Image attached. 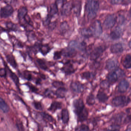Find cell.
Here are the masks:
<instances>
[{"label": "cell", "mask_w": 131, "mask_h": 131, "mask_svg": "<svg viewBox=\"0 0 131 131\" xmlns=\"http://www.w3.org/2000/svg\"><path fill=\"white\" fill-rule=\"evenodd\" d=\"M99 8V3L97 0H87L85 10L88 18L90 20L94 18Z\"/></svg>", "instance_id": "6da1fadb"}, {"label": "cell", "mask_w": 131, "mask_h": 131, "mask_svg": "<svg viewBox=\"0 0 131 131\" xmlns=\"http://www.w3.org/2000/svg\"><path fill=\"white\" fill-rule=\"evenodd\" d=\"M130 101V99L126 96H117L113 99L112 103L116 107H123L127 105L129 103Z\"/></svg>", "instance_id": "7a4b0ae2"}, {"label": "cell", "mask_w": 131, "mask_h": 131, "mask_svg": "<svg viewBox=\"0 0 131 131\" xmlns=\"http://www.w3.org/2000/svg\"><path fill=\"white\" fill-rule=\"evenodd\" d=\"M90 29L92 31L93 36L96 37H100L102 33V28L101 22L96 20L93 23Z\"/></svg>", "instance_id": "3957f363"}, {"label": "cell", "mask_w": 131, "mask_h": 131, "mask_svg": "<svg viewBox=\"0 0 131 131\" xmlns=\"http://www.w3.org/2000/svg\"><path fill=\"white\" fill-rule=\"evenodd\" d=\"M117 17L115 15H108L104 22V26L106 29H110L113 27L116 24Z\"/></svg>", "instance_id": "277c9868"}, {"label": "cell", "mask_w": 131, "mask_h": 131, "mask_svg": "<svg viewBox=\"0 0 131 131\" xmlns=\"http://www.w3.org/2000/svg\"><path fill=\"white\" fill-rule=\"evenodd\" d=\"M73 106L74 108L75 113L77 115L83 111L85 108L84 102L81 99L74 100L73 102Z\"/></svg>", "instance_id": "5b68a950"}, {"label": "cell", "mask_w": 131, "mask_h": 131, "mask_svg": "<svg viewBox=\"0 0 131 131\" xmlns=\"http://www.w3.org/2000/svg\"><path fill=\"white\" fill-rule=\"evenodd\" d=\"M105 47L101 46L95 48L90 54V59L91 60L95 61L98 59L105 50Z\"/></svg>", "instance_id": "8992f818"}, {"label": "cell", "mask_w": 131, "mask_h": 131, "mask_svg": "<svg viewBox=\"0 0 131 131\" xmlns=\"http://www.w3.org/2000/svg\"><path fill=\"white\" fill-rule=\"evenodd\" d=\"M14 11V8L12 6L7 5L1 8L0 10V16L2 18H7L11 16Z\"/></svg>", "instance_id": "52a82bcc"}, {"label": "cell", "mask_w": 131, "mask_h": 131, "mask_svg": "<svg viewBox=\"0 0 131 131\" xmlns=\"http://www.w3.org/2000/svg\"><path fill=\"white\" fill-rule=\"evenodd\" d=\"M119 67V63L116 59H109L107 61L106 63V68L111 71H116L118 69Z\"/></svg>", "instance_id": "ba28073f"}, {"label": "cell", "mask_w": 131, "mask_h": 131, "mask_svg": "<svg viewBox=\"0 0 131 131\" xmlns=\"http://www.w3.org/2000/svg\"><path fill=\"white\" fill-rule=\"evenodd\" d=\"M70 88L75 93H81L84 91V85L79 82H72L70 85Z\"/></svg>", "instance_id": "9c48e42d"}, {"label": "cell", "mask_w": 131, "mask_h": 131, "mask_svg": "<svg viewBox=\"0 0 131 131\" xmlns=\"http://www.w3.org/2000/svg\"><path fill=\"white\" fill-rule=\"evenodd\" d=\"M69 47L83 51L86 49V44L84 42L80 43L75 41H71L69 44Z\"/></svg>", "instance_id": "30bf717a"}, {"label": "cell", "mask_w": 131, "mask_h": 131, "mask_svg": "<svg viewBox=\"0 0 131 131\" xmlns=\"http://www.w3.org/2000/svg\"><path fill=\"white\" fill-rule=\"evenodd\" d=\"M62 55L66 57L73 58L77 54V51L75 49L69 47L66 48L62 51Z\"/></svg>", "instance_id": "8fae6325"}, {"label": "cell", "mask_w": 131, "mask_h": 131, "mask_svg": "<svg viewBox=\"0 0 131 131\" xmlns=\"http://www.w3.org/2000/svg\"><path fill=\"white\" fill-rule=\"evenodd\" d=\"M61 70L67 75L72 74L75 71L73 65L69 61L66 62L64 66L61 68Z\"/></svg>", "instance_id": "7c38bea8"}, {"label": "cell", "mask_w": 131, "mask_h": 131, "mask_svg": "<svg viewBox=\"0 0 131 131\" xmlns=\"http://www.w3.org/2000/svg\"><path fill=\"white\" fill-rule=\"evenodd\" d=\"M129 84L127 81L123 80L121 81L118 85V91L121 93H124L129 88Z\"/></svg>", "instance_id": "4fadbf2b"}, {"label": "cell", "mask_w": 131, "mask_h": 131, "mask_svg": "<svg viewBox=\"0 0 131 131\" xmlns=\"http://www.w3.org/2000/svg\"><path fill=\"white\" fill-rule=\"evenodd\" d=\"M73 7L72 3L68 2L63 5L62 7V13L63 15H68L71 13Z\"/></svg>", "instance_id": "5bb4252c"}, {"label": "cell", "mask_w": 131, "mask_h": 131, "mask_svg": "<svg viewBox=\"0 0 131 131\" xmlns=\"http://www.w3.org/2000/svg\"><path fill=\"white\" fill-rule=\"evenodd\" d=\"M121 63L123 66L127 69L131 68V55L127 54L121 60Z\"/></svg>", "instance_id": "9a60e30c"}, {"label": "cell", "mask_w": 131, "mask_h": 131, "mask_svg": "<svg viewBox=\"0 0 131 131\" xmlns=\"http://www.w3.org/2000/svg\"><path fill=\"white\" fill-rule=\"evenodd\" d=\"M124 50L123 46L120 43L113 45L111 48V51L113 53H119L122 52Z\"/></svg>", "instance_id": "2e32d148"}, {"label": "cell", "mask_w": 131, "mask_h": 131, "mask_svg": "<svg viewBox=\"0 0 131 131\" xmlns=\"http://www.w3.org/2000/svg\"><path fill=\"white\" fill-rule=\"evenodd\" d=\"M28 10L27 8L22 7L20 8L18 11V17L19 20L21 21L27 15Z\"/></svg>", "instance_id": "e0dca14e"}, {"label": "cell", "mask_w": 131, "mask_h": 131, "mask_svg": "<svg viewBox=\"0 0 131 131\" xmlns=\"http://www.w3.org/2000/svg\"><path fill=\"white\" fill-rule=\"evenodd\" d=\"M121 29L119 27H117L112 31L110 34V37L113 40H117L121 37Z\"/></svg>", "instance_id": "ac0fdd59"}, {"label": "cell", "mask_w": 131, "mask_h": 131, "mask_svg": "<svg viewBox=\"0 0 131 131\" xmlns=\"http://www.w3.org/2000/svg\"><path fill=\"white\" fill-rule=\"evenodd\" d=\"M62 104L61 102L57 101H54L52 102L51 105L48 110L52 112H54L58 109H61L62 108Z\"/></svg>", "instance_id": "d6986e66"}, {"label": "cell", "mask_w": 131, "mask_h": 131, "mask_svg": "<svg viewBox=\"0 0 131 131\" xmlns=\"http://www.w3.org/2000/svg\"><path fill=\"white\" fill-rule=\"evenodd\" d=\"M67 90L64 87L58 88L56 91L55 94L57 97L59 98H63L65 97L67 93Z\"/></svg>", "instance_id": "ffe728a7"}, {"label": "cell", "mask_w": 131, "mask_h": 131, "mask_svg": "<svg viewBox=\"0 0 131 131\" xmlns=\"http://www.w3.org/2000/svg\"><path fill=\"white\" fill-rule=\"evenodd\" d=\"M97 99L100 102H105L107 101L108 97L104 92L99 91L97 96Z\"/></svg>", "instance_id": "44dd1931"}, {"label": "cell", "mask_w": 131, "mask_h": 131, "mask_svg": "<svg viewBox=\"0 0 131 131\" xmlns=\"http://www.w3.org/2000/svg\"><path fill=\"white\" fill-rule=\"evenodd\" d=\"M0 109L4 113H7L9 111V107L4 100L0 97Z\"/></svg>", "instance_id": "7402d4cb"}, {"label": "cell", "mask_w": 131, "mask_h": 131, "mask_svg": "<svg viewBox=\"0 0 131 131\" xmlns=\"http://www.w3.org/2000/svg\"><path fill=\"white\" fill-rule=\"evenodd\" d=\"M117 74L115 71H111L108 75L107 79L111 83H114L118 80Z\"/></svg>", "instance_id": "603a6c76"}, {"label": "cell", "mask_w": 131, "mask_h": 131, "mask_svg": "<svg viewBox=\"0 0 131 131\" xmlns=\"http://www.w3.org/2000/svg\"><path fill=\"white\" fill-rule=\"evenodd\" d=\"M77 116H78V120L79 121L83 122L85 121L87 119L88 116V110L86 108H85L83 111L82 112Z\"/></svg>", "instance_id": "cb8c5ba5"}, {"label": "cell", "mask_w": 131, "mask_h": 131, "mask_svg": "<svg viewBox=\"0 0 131 131\" xmlns=\"http://www.w3.org/2000/svg\"><path fill=\"white\" fill-rule=\"evenodd\" d=\"M61 118L64 124H67L69 121V114L67 109H63L61 112Z\"/></svg>", "instance_id": "d4e9b609"}, {"label": "cell", "mask_w": 131, "mask_h": 131, "mask_svg": "<svg viewBox=\"0 0 131 131\" xmlns=\"http://www.w3.org/2000/svg\"><path fill=\"white\" fill-rule=\"evenodd\" d=\"M81 35L85 37L89 38L93 35L92 31L90 28H84L80 31Z\"/></svg>", "instance_id": "484cf974"}, {"label": "cell", "mask_w": 131, "mask_h": 131, "mask_svg": "<svg viewBox=\"0 0 131 131\" xmlns=\"http://www.w3.org/2000/svg\"><path fill=\"white\" fill-rule=\"evenodd\" d=\"M58 12V7L56 4H52L50 6V11L48 15L51 17H53Z\"/></svg>", "instance_id": "4316f807"}, {"label": "cell", "mask_w": 131, "mask_h": 131, "mask_svg": "<svg viewBox=\"0 0 131 131\" xmlns=\"http://www.w3.org/2000/svg\"><path fill=\"white\" fill-rule=\"evenodd\" d=\"M51 50L50 47L48 45H40L39 48V50L40 51L41 53L43 55H46L48 53L50 52Z\"/></svg>", "instance_id": "83f0119b"}, {"label": "cell", "mask_w": 131, "mask_h": 131, "mask_svg": "<svg viewBox=\"0 0 131 131\" xmlns=\"http://www.w3.org/2000/svg\"><path fill=\"white\" fill-rule=\"evenodd\" d=\"M7 61L10 64V65L14 68H16L17 64L14 57L12 55L9 54L6 57Z\"/></svg>", "instance_id": "f1b7e54d"}, {"label": "cell", "mask_w": 131, "mask_h": 131, "mask_svg": "<svg viewBox=\"0 0 131 131\" xmlns=\"http://www.w3.org/2000/svg\"><path fill=\"white\" fill-rule=\"evenodd\" d=\"M95 103V98L94 95L91 94L88 96L86 99V103L89 105H92Z\"/></svg>", "instance_id": "f546056e"}, {"label": "cell", "mask_w": 131, "mask_h": 131, "mask_svg": "<svg viewBox=\"0 0 131 131\" xmlns=\"http://www.w3.org/2000/svg\"><path fill=\"white\" fill-rule=\"evenodd\" d=\"M37 62L39 67L41 69L45 70V71L47 70V66L43 60H42V59H38L37 60Z\"/></svg>", "instance_id": "4dcf8cb0"}, {"label": "cell", "mask_w": 131, "mask_h": 131, "mask_svg": "<svg viewBox=\"0 0 131 131\" xmlns=\"http://www.w3.org/2000/svg\"><path fill=\"white\" fill-rule=\"evenodd\" d=\"M8 70L9 71L10 77H11L13 81L16 84V85H18L19 83V79L18 77L14 73L12 72L10 69H8Z\"/></svg>", "instance_id": "1f68e13d"}, {"label": "cell", "mask_w": 131, "mask_h": 131, "mask_svg": "<svg viewBox=\"0 0 131 131\" xmlns=\"http://www.w3.org/2000/svg\"><path fill=\"white\" fill-rule=\"evenodd\" d=\"M69 28L68 25L66 21L63 22L60 26V31L62 34H64Z\"/></svg>", "instance_id": "d6a6232c"}, {"label": "cell", "mask_w": 131, "mask_h": 131, "mask_svg": "<svg viewBox=\"0 0 131 131\" xmlns=\"http://www.w3.org/2000/svg\"><path fill=\"white\" fill-rule=\"evenodd\" d=\"M41 117L43 118V119L50 122H53L54 121L53 118L52 117L51 115L49 114H47L45 112H41L40 114Z\"/></svg>", "instance_id": "836d02e7"}, {"label": "cell", "mask_w": 131, "mask_h": 131, "mask_svg": "<svg viewBox=\"0 0 131 131\" xmlns=\"http://www.w3.org/2000/svg\"><path fill=\"white\" fill-rule=\"evenodd\" d=\"M7 28L12 31H16L17 29V25L12 22H7L6 23Z\"/></svg>", "instance_id": "e575fe53"}, {"label": "cell", "mask_w": 131, "mask_h": 131, "mask_svg": "<svg viewBox=\"0 0 131 131\" xmlns=\"http://www.w3.org/2000/svg\"><path fill=\"white\" fill-rule=\"evenodd\" d=\"M52 84L54 88L58 89L63 87L64 85V82L62 81H54L53 82Z\"/></svg>", "instance_id": "d590c367"}, {"label": "cell", "mask_w": 131, "mask_h": 131, "mask_svg": "<svg viewBox=\"0 0 131 131\" xmlns=\"http://www.w3.org/2000/svg\"><path fill=\"white\" fill-rule=\"evenodd\" d=\"M62 55L61 51H55L54 54L53 59L55 60H60L61 58Z\"/></svg>", "instance_id": "8d00e7d4"}, {"label": "cell", "mask_w": 131, "mask_h": 131, "mask_svg": "<svg viewBox=\"0 0 131 131\" xmlns=\"http://www.w3.org/2000/svg\"><path fill=\"white\" fill-rule=\"evenodd\" d=\"M91 73L89 72H85L81 74L82 78L85 79H90L91 77Z\"/></svg>", "instance_id": "74e56055"}, {"label": "cell", "mask_w": 131, "mask_h": 131, "mask_svg": "<svg viewBox=\"0 0 131 131\" xmlns=\"http://www.w3.org/2000/svg\"><path fill=\"white\" fill-rule=\"evenodd\" d=\"M34 105L35 108L37 110H41L43 109L41 103L39 102H34Z\"/></svg>", "instance_id": "f35d334b"}, {"label": "cell", "mask_w": 131, "mask_h": 131, "mask_svg": "<svg viewBox=\"0 0 131 131\" xmlns=\"http://www.w3.org/2000/svg\"><path fill=\"white\" fill-rule=\"evenodd\" d=\"M79 131H89V127L88 125H81L79 128Z\"/></svg>", "instance_id": "ab89813d"}, {"label": "cell", "mask_w": 131, "mask_h": 131, "mask_svg": "<svg viewBox=\"0 0 131 131\" xmlns=\"http://www.w3.org/2000/svg\"><path fill=\"white\" fill-rule=\"evenodd\" d=\"M16 0H4V2L5 4H7V5H12L15 4L16 3Z\"/></svg>", "instance_id": "60d3db41"}, {"label": "cell", "mask_w": 131, "mask_h": 131, "mask_svg": "<svg viewBox=\"0 0 131 131\" xmlns=\"http://www.w3.org/2000/svg\"><path fill=\"white\" fill-rule=\"evenodd\" d=\"M52 18V17L48 15L47 18H46V20H45V21L44 22V25H45V26L49 25V24H50L51 20Z\"/></svg>", "instance_id": "b9f144b4"}, {"label": "cell", "mask_w": 131, "mask_h": 131, "mask_svg": "<svg viewBox=\"0 0 131 131\" xmlns=\"http://www.w3.org/2000/svg\"><path fill=\"white\" fill-rule=\"evenodd\" d=\"M7 74L6 69L4 68L0 69V77L2 78L5 77Z\"/></svg>", "instance_id": "7bdbcfd3"}, {"label": "cell", "mask_w": 131, "mask_h": 131, "mask_svg": "<svg viewBox=\"0 0 131 131\" xmlns=\"http://www.w3.org/2000/svg\"><path fill=\"white\" fill-rule=\"evenodd\" d=\"M101 87L103 88H107L109 86V83L108 82L104 81L101 82Z\"/></svg>", "instance_id": "ee69618b"}, {"label": "cell", "mask_w": 131, "mask_h": 131, "mask_svg": "<svg viewBox=\"0 0 131 131\" xmlns=\"http://www.w3.org/2000/svg\"><path fill=\"white\" fill-rule=\"evenodd\" d=\"M28 85L29 86L31 91L33 92H37L38 91V89L37 88H36L34 85L31 84H28Z\"/></svg>", "instance_id": "f6af8a7d"}, {"label": "cell", "mask_w": 131, "mask_h": 131, "mask_svg": "<svg viewBox=\"0 0 131 131\" xmlns=\"http://www.w3.org/2000/svg\"><path fill=\"white\" fill-rule=\"evenodd\" d=\"M120 129V127L118 125H112L111 127L110 131H118Z\"/></svg>", "instance_id": "bcb514c9"}, {"label": "cell", "mask_w": 131, "mask_h": 131, "mask_svg": "<svg viewBox=\"0 0 131 131\" xmlns=\"http://www.w3.org/2000/svg\"><path fill=\"white\" fill-rule=\"evenodd\" d=\"M66 0H57L56 2V4L57 5L58 7L59 5L60 6H63L64 4V3L66 1Z\"/></svg>", "instance_id": "7dc6e473"}, {"label": "cell", "mask_w": 131, "mask_h": 131, "mask_svg": "<svg viewBox=\"0 0 131 131\" xmlns=\"http://www.w3.org/2000/svg\"><path fill=\"white\" fill-rule=\"evenodd\" d=\"M24 75L25 78L27 79L28 81L31 80L32 79V75L30 73L26 72V73H25Z\"/></svg>", "instance_id": "c3c4849f"}, {"label": "cell", "mask_w": 131, "mask_h": 131, "mask_svg": "<svg viewBox=\"0 0 131 131\" xmlns=\"http://www.w3.org/2000/svg\"><path fill=\"white\" fill-rule=\"evenodd\" d=\"M53 94V93L50 90H46V91H45V95H46L47 97H51Z\"/></svg>", "instance_id": "681fc988"}, {"label": "cell", "mask_w": 131, "mask_h": 131, "mask_svg": "<svg viewBox=\"0 0 131 131\" xmlns=\"http://www.w3.org/2000/svg\"><path fill=\"white\" fill-rule=\"evenodd\" d=\"M111 3L113 4H117L120 2L121 0H110Z\"/></svg>", "instance_id": "f907efd6"}, {"label": "cell", "mask_w": 131, "mask_h": 131, "mask_svg": "<svg viewBox=\"0 0 131 131\" xmlns=\"http://www.w3.org/2000/svg\"><path fill=\"white\" fill-rule=\"evenodd\" d=\"M49 25H50V29L53 30L56 27V24L55 23H53L52 24H50Z\"/></svg>", "instance_id": "816d5d0a"}, {"label": "cell", "mask_w": 131, "mask_h": 131, "mask_svg": "<svg viewBox=\"0 0 131 131\" xmlns=\"http://www.w3.org/2000/svg\"><path fill=\"white\" fill-rule=\"evenodd\" d=\"M41 82V80L40 79H38L36 81V83L37 84H40Z\"/></svg>", "instance_id": "f5cc1de1"}, {"label": "cell", "mask_w": 131, "mask_h": 131, "mask_svg": "<svg viewBox=\"0 0 131 131\" xmlns=\"http://www.w3.org/2000/svg\"><path fill=\"white\" fill-rule=\"evenodd\" d=\"M4 30H5L4 29V28H3L2 27H1L0 26V34Z\"/></svg>", "instance_id": "db71d44e"}, {"label": "cell", "mask_w": 131, "mask_h": 131, "mask_svg": "<svg viewBox=\"0 0 131 131\" xmlns=\"http://www.w3.org/2000/svg\"><path fill=\"white\" fill-rule=\"evenodd\" d=\"M128 45H129V47L131 48V40L130 41H129V43H128Z\"/></svg>", "instance_id": "11a10c76"}, {"label": "cell", "mask_w": 131, "mask_h": 131, "mask_svg": "<svg viewBox=\"0 0 131 131\" xmlns=\"http://www.w3.org/2000/svg\"><path fill=\"white\" fill-rule=\"evenodd\" d=\"M125 131H131V128H128Z\"/></svg>", "instance_id": "9f6ffc18"}, {"label": "cell", "mask_w": 131, "mask_h": 131, "mask_svg": "<svg viewBox=\"0 0 131 131\" xmlns=\"http://www.w3.org/2000/svg\"><path fill=\"white\" fill-rule=\"evenodd\" d=\"M1 1V0H0V1Z\"/></svg>", "instance_id": "6f0895ef"}, {"label": "cell", "mask_w": 131, "mask_h": 131, "mask_svg": "<svg viewBox=\"0 0 131 131\" xmlns=\"http://www.w3.org/2000/svg\"><path fill=\"white\" fill-rule=\"evenodd\" d=\"M0 88H1V87H0Z\"/></svg>", "instance_id": "680465c9"}]
</instances>
